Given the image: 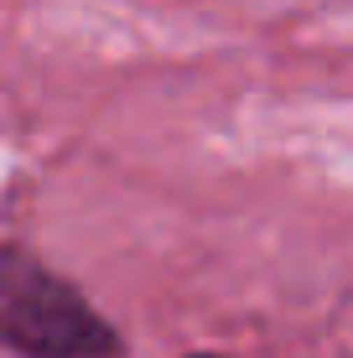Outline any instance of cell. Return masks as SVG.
<instances>
[{"label":"cell","mask_w":353,"mask_h":358,"mask_svg":"<svg viewBox=\"0 0 353 358\" xmlns=\"http://www.w3.org/2000/svg\"><path fill=\"white\" fill-rule=\"evenodd\" d=\"M198 358H218V353H198Z\"/></svg>","instance_id":"7a4b0ae2"},{"label":"cell","mask_w":353,"mask_h":358,"mask_svg":"<svg viewBox=\"0 0 353 358\" xmlns=\"http://www.w3.org/2000/svg\"><path fill=\"white\" fill-rule=\"evenodd\" d=\"M0 343L21 358H120V332L83 291L21 250H0Z\"/></svg>","instance_id":"6da1fadb"}]
</instances>
